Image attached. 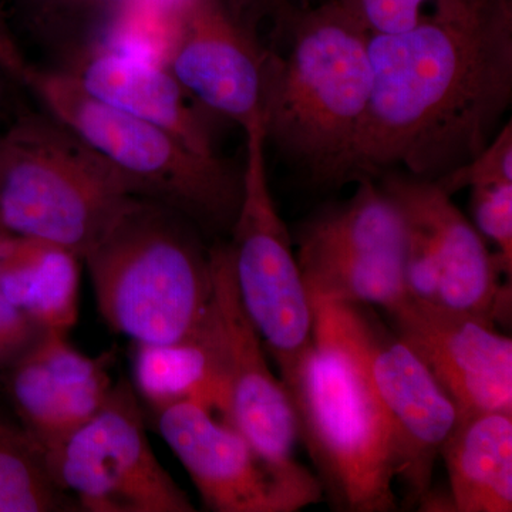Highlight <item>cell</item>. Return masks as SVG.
<instances>
[{
	"instance_id": "9",
	"label": "cell",
	"mask_w": 512,
	"mask_h": 512,
	"mask_svg": "<svg viewBox=\"0 0 512 512\" xmlns=\"http://www.w3.org/2000/svg\"><path fill=\"white\" fill-rule=\"evenodd\" d=\"M244 133L242 197L228 245L239 299L284 379L312 346L313 308L269 188L264 123L258 120Z\"/></svg>"
},
{
	"instance_id": "27",
	"label": "cell",
	"mask_w": 512,
	"mask_h": 512,
	"mask_svg": "<svg viewBox=\"0 0 512 512\" xmlns=\"http://www.w3.org/2000/svg\"><path fill=\"white\" fill-rule=\"evenodd\" d=\"M229 8L256 35L259 23L272 19L284 26L293 12L291 0H227Z\"/></svg>"
},
{
	"instance_id": "3",
	"label": "cell",
	"mask_w": 512,
	"mask_h": 512,
	"mask_svg": "<svg viewBox=\"0 0 512 512\" xmlns=\"http://www.w3.org/2000/svg\"><path fill=\"white\" fill-rule=\"evenodd\" d=\"M191 222L136 198L86 255L97 308L114 332L160 345L194 335L212 309L210 248Z\"/></svg>"
},
{
	"instance_id": "25",
	"label": "cell",
	"mask_w": 512,
	"mask_h": 512,
	"mask_svg": "<svg viewBox=\"0 0 512 512\" xmlns=\"http://www.w3.org/2000/svg\"><path fill=\"white\" fill-rule=\"evenodd\" d=\"M35 19L117 18L148 0H16Z\"/></svg>"
},
{
	"instance_id": "28",
	"label": "cell",
	"mask_w": 512,
	"mask_h": 512,
	"mask_svg": "<svg viewBox=\"0 0 512 512\" xmlns=\"http://www.w3.org/2000/svg\"><path fill=\"white\" fill-rule=\"evenodd\" d=\"M13 42V32L10 29L5 13L0 8V53L6 52Z\"/></svg>"
},
{
	"instance_id": "8",
	"label": "cell",
	"mask_w": 512,
	"mask_h": 512,
	"mask_svg": "<svg viewBox=\"0 0 512 512\" xmlns=\"http://www.w3.org/2000/svg\"><path fill=\"white\" fill-rule=\"evenodd\" d=\"M396 202L404 224L407 299L497 325L510 313L511 281L437 180L390 171L376 178Z\"/></svg>"
},
{
	"instance_id": "5",
	"label": "cell",
	"mask_w": 512,
	"mask_h": 512,
	"mask_svg": "<svg viewBox=\"0 0 512 512\" xmlns=\"http://www.w3.org/2000/svg\"><path fill=\"white\" fill-rule=\"evenodd\" d=\"M28 87L53 119L133 184L138 198L177 212L210 234H229L242 197V173L192 150L164 128L84 93L67 72L30 64Z\"/></svg>"
},
{
	"instance_id": "2",
	"label": "cell",
	"mask_w": 512,
	"mask_h": 512,
	"mask_svg": "<svg viewBox=\"0 0 512 512\" xmlns=\"http://www.w3.org/2000/svg\"><path fill=\"white\" fill-rule=\"evenodd\" d=\"M285 55L268 49L264 123L316 184L348 183L372 93L369 33L333 0L292 12Z\"/></svg>"
},
{
	"instance_id": "7",
	"label": "cell",
	"mask_w": 512,
	"mask_h": 512,
	"mask_svg": "<svg viewBox=\"0 0 512 512\" xmlns=\"http://www.w3.org/2000/svg\"><path fill=\"white\" fill-rule=\"evenodd\" d=\"M311 302L313 330L348 355L382 406L396 444L397 483L407 503L419 507L433 488L441 447L457 423L456 404L372 306Z\"/></svg>"
},
{
	"instance_id": "18",
	"label": "cell",
	"mask_w": 512,
	"mask_h": 512,
	"mask_svg": "<svg viewBox=\"0 0 512 512\" xmlns=\"http://www.w3.org/2000/svg\"><path fill=\"white\" fill-rule=\"evenodd\" d=\"M134 392L158 413L183 402L200 403L222 416L227 404L220 323L212 309L194 335L173 343H136Z\"/></svg>"
},
{
	"instance_id": "19",
	"label": "cell",
	"mask_w": 512,
	"mask_h": 512,
	"mask_svg": "<svg viewBox=\"0 0 512 512\" xmlns=\"http://www.w3.org/2000/svg\"><path fill=\"white\" fill-rule=\"evenodd\" d=\"M440 457L454 512L512 511V413L458 417Z\"/></svg>"
},
{
	"instance_id": "29",
	"label": "cell",
	"mask_w": 512,
	"mask_h": 512,
	"mask_svg": "<svg viewBox=\"0 0 512 512\" xmlns=\"http://www.w3.org/2000/svg\"><path fill=\"white\" fill-rule=\"evenodd\" d=\"M3 73V70L0 69V74ZM5 74V73H3ZM2 106H3V86H2V79H0V110H2Z\"/></svg>"
},
{
	"instance_id": "14",
	"label": "cell",
	"mask_w": 512,
	"mask_h": 512,
	"mask_svg": "<svg viewBox=\"0 0 512 512\" xmlns=\"http://www.w3.org/2000/svg\"><path fill=\"white\" fill-rule=\"evenodd\" d=\"M210 258L227 383L221 419L272 467L288 473L306 470L295 458L298 431L288 393L269 367L264 342L239 299L228 242H215Z\"/></svg>"
},
{
	"instance_id": "10",
	"label": "cell",
	"mask_w": 512,
	"mask_h": 512,
	"mask_svg": "<svg viewBox=\"0 0 512 512\" xmlns=\"http://www.w3.org/2000/svg\"><path fill=\"white\" fill-rule=\"evenodd\" d=\"M57 487L90 512H194L148 443L138 396L126 380L103 407L46 451Z\"/></svg>"
},
{
	"instance_id": "11",
	"label": "cell",
	"mask_w": 512,
	"mask_h": 512,
	"mask_svg": "<svg viewBox=\"0 0 512 512\" xmlns=\"http://www.w3.org/2000/svg\"><path fill=\"white\" fill-rule=\"evenodd\" d=\"M350 200L319 212L296 235V258L311 301L396 308L404 286V224L375 178L356 181Z\"/></svg>"
},
{
	"instance_id": "17",
	"label": "cell",
	"mask_w": 512,
	"mask_h": 512,
	"mask_svg": "<svg viewBox=\"0 0 512 512\" xmlns=\"http://www.w3.org/2000/svg\"><path fill=\"white\" fill-rule=\"evenodd\" d=\"M66 72L93 99L164 128L197 153L217 156L190 94L164 64L103 45L84 53Z\"/></svg>"
},
{
	"instance_id": "23",
	"label": "cell",
	"mask_w": 512,
	"mask_h": 512,
	"mask_svg": "<svg viewBox=\"0 0 512 512\" xmlns=\"http://www.w3.org/2000/svg\"><path fill=\"white\" fill-rule=\"evenodd\" d=\"M439 183L451 195L477 184L512 181V124L511 120L484 147L473 161L439 178Z\"/></svg>"
},
{
	"instance_id": "16",
	"label": "cell",
	"mask_w": 512,
	"mask_h": 512,
	"mask_svg": "<svg viewBox=\"0 0 512 512\" xmlns=\"http://www.w3.org/2000/svg\"><path fill=\"white\" fill-rule=\"evenodd\" d=\"M113 353L92 357L67 335L43 332L6 370V390L22 430L46 453L99 412L111 389Z\"/></svg>"
},
{
	"instance_id": "6",
	"label": "cell",
	"mask_w": 512,
	"mask_h": 512,
	"mask_svg": "<svg viewBox=\"0 0 512 512\" xmlns=\"http://www.w3.org/2000/svg\"><path fill=\"white\" fill-rule=\"evenodd\" d=\"M284 383L298 439L323 495L345 512L399 507L396 444L389 420L348 355L313 330V343Z\"/></svg>"
},
{
	"instance_id": "1",
	"label": "cell",
	"mask_w": 512,
	"mask_h": 512,
	"mask_svg": "<svg viewBox=\"0 0 512 512\" xmlns=\"http://www.w3.org/2000/svg\"><path fill=\"white\" fill-rule=\"evenodd\" d=\"M372 93L349 181L439 180L473 161L512 100V0H441L414 28L369 35Z\"/></svg>"
},
{
	"instance_id": "20",
	"label": "cell",
	"mask_w": 512,
	"mask_h": 512,
	"mask_svg": "<svg viewBox=\"0 0 512 512\" xmlns=\"http://www.w3.org/2000/svg\"><path fill=\"white\" fill-rule=\"evenodd\" d=\"M80 262L73 252L19 237H0V286L42 332L69 335L79 316Z\"/></svg>"
},
{
	"instance_id": "22",
	"label": "cell",
	"mask_w": 512,
	"mask_h": 512,
	"mask_svg": "<svg viewBox=\"0 0 512 512\" xmlns=\"http://www.w3.org/2000/svg\"><path fill=\"white\" fill-rule=\"evenodd\" d=\"M474 227L497 247L504 271L512 275V181L470 187Z\"/></svg>"
},
{
	"instance_id": "12",
	"label": "cell",
	"mask_w": 512,
	"mask_h": 512,
	"mask_svg": "<svg viewBox=\"0 0 512 512\" xmlns=\"http://www.w3.org/2000/svg\"><path fill=\"white\" fill-rule=\"evenodd\" d=\"M156 414L158 433L208 510L296 512L322 500V485L312 471L272 467L241 433L200 403H178Z\"/></svg>"
},
{
	"instance_id": "24",
	"label": "cell",
	"mask_w": 512,
	"mask_h": 512,
	"mask_svg": "<svg viewBox=\"0 0 512 512\" xmlns=\"http://www.w3.org/2000/svg\"><path fill=\"white\" fill-rule=\"evenodd\" d=\"M369 35H387L414 28L426 3L441 0H333Z\"/></svg>"
},
{
	"instance_id": "26",
	"label": "cell",
	"mask_w": 512,
	"mask_h": 512,
	"mask_svg": "<svg viewBox=\"0 0 512 512\" xmlns=\"http://www.w3.org/2000/svg\"><path fill=\"white\" fill-rule=\"evenodd\" d=\"M42 333L6 298L0 286V373H5Z\"/></svg>"
},
{
	"instance_id": "21",
	"label": "cell",
	"mask_w": 512,
	"mask_h": 512,
	"mask_svg": "<svg viewBox=\"0 0 512 512\" xmlns=\"http://www.w3.org/2000/svg\"><path fill=\"white\" fill-rule=\"evenodd\" d=\"M50 477L45 453L22 429L0 420V512L80 510Z\"/></svg>"
},
{
	"instance_id": "4",
	"label": "cell",
	"mask_w": 512,
	"mask_h": 512,
	"mask_svg": "<svg viewBox=\"0 0 512 512\" xmlns=\"http://www.w3.org/2000/svg\"><path fill=\"white\" fill-rule=\"evenodd\" d=\"M137 194L52 116L26 114L0 136V237L36 239L82 259Z\"/></svg>"
},
{
	"instance_id": "13",
	"label": "cell",
	"mask_w": 512,
	"mask_h": 512,
	"mask_svg": "<svg viewBox=\"0 0 512 512\" xmlns=\"http://www.w3.org/2000/svg\"><path fill=\"white\" fill-rule=\"evenodd\" d=\"M164 66L207 109L247 130L262 120L268 49L227 0H171Z\"/></svg>"
},
{
	"instance_id": "15",
	"label": "cell",
	"mask_w": 512,
	"mask_h": 512,
	"mask_svg": "<svg viewBox=\"0 0 512 512\" xmlns=\"http://www.w3.org/2000/svg\"><path fill=\"white\" fill-rule=\"evenodd\" d=\"M392 329L453 400L458 417L512 413V340L484 320L404 299Z\"/></svg>"
}]
</instances>
